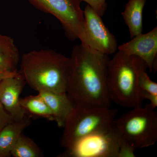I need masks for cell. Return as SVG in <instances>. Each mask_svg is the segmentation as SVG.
<instances>
[{
	"label": "cell",
	"mask_w": 157,
	"mask_h": 157,
	"mask_svg": "<svg viewBox=\"0 0 157 157\" xmlns=\"http://www.w3.org/2000/svg\"><path fill=\"white\" fill-rule=\"evenodd\" d=\"M11 116L5 110L0 104V131L8 124L14 121Z\"/></svg>",
	"instance_id": "cell-19"
},
{
	"label": "cell",
	"mask_w": 157,
	"mask_h": 157,
	"mask_svg": "<svg viewBox=\"0 0 157 157\" xmlns=\"http://www.w3.org/2000/svg\"><path fill=\"white\" fill-rule=\"evenodd\" d=\"M117 113L111 107H74L63 127L61 146L69 148L83 137L112 126Z\"/></svg>",
	"instance_id": "cell-4"
},
{
	"label": "cell",
	"mask_w": 157,
	"mask_h": 157,
	"mask_svg": "<svg viewBox=\"0 0 157 157\" xmlns=\"http://www.w3.org/2000/svg\"><path fill=\"white\" fill-rule=\"evenodd\" d=\"M147 66L140 70L138 77V84L140 90L157 95V83L152 81L147 73Z\"/></svg>",
	"instance_id": "cell-17"
},
{
	"label": "cell",
	"mask_w": 157,
	"mask_h": 157,
	"mask_svg": "<svg viewBox=\"0 0 157 157\" xmlns=\"http://www.w3.org/2000/svg\"><path fill=\"white\" fill-rule=\"evenodd\" d=\"M20 103L28 113L45 118L49 121H54L53 114L49 107L39 94L37 95H31L20 98Z\"/></svg>",
	"instance_id": "cell-15"
},
{
	"label": "cell",
	"mask_w": 157,
	"mask_h": 157,
	"mask_svg": "<svg viewBox=\"0 0 157 157\" xmlns=\"http://www.w3.org/2000/svg\"><path fill=\"white\" fill-rule=\"evenodd\" d=\"M131 41L118 46L128 55L139 57L146 63L150 72L155 69L157 56V27L146 34L141 33Z\"/></svg>",
	"instance_id": "cell-10"
},
{
	"label": "cell",
	"mask_w": 157,
	"mask_h": 157,
	"mask_svg": "<svg viewBox=\"0 0 157 157\" xmlns=\"http://www.w3.org/2000/svg\"><path fill=\"white\" fill-rule=\"evenodd\" d=\"M146 0H129L121 13L130 32L131 38L142 33V14Z\"/></svg>",
	"instance_id": "cell-14"
},
{
	"label": "cell",
	"mask_w": 157,
	"mask_h": 157,
	"mask_svg": "<svg viewBox=\"0 0 157 157\" xmlns=\"http://www.w3.org/2000/svg\"><path fill=\"white\" fill-rule=\"evenodd\" d=\"M67 93L74 107H110L107 85L109 58L80 44L73 46Z\"/></svg>",
	"instance_id": "cell-1"
},
{
	"label": "cell",
	"mask_w": 157,
	"mask_h": 157,
	"mask_svg": "<svg viewBox=\"0 0 157 157\" xmlns=\"http://www.w3.org/2000/svg\"><path fill=\"white\" fill-rule=\"evenodd\" d=\"M26 84L18 71L17 75L0 81V104L14 121L22 120L28 114L20 103V96Z\"/></svg>",
	"instance_id": "cell-9"
},
{
	"label": "cell",
	"mask_w": 157,
	"mask_h": 157,
	"mask_svg": "<svg viewBox=\"0 0 157 157\" xmlns=\"http://www.w3.org/2000/svg\"><path fill=\"white\" fill-rule=\"evenodd\" d=\"M18 73V71H15L13 72H6L0 71V81L4 78L7 77H11L17 75Z\"/></svg>",
	"instance_id": "cell-21"
},
{
	"label": "cell",
	"mask_w": 157,
	"mask_h": 157,
	"mask_svg": "<svg viewBox=\"0 0 157 157\" xmlns=\"http://www.w3.org/2000/svg\"><path fill=\"white\" fill-rule=\"evenodd\" d=\"M31 123L30 117L26 116L22 120L11 122L0 131V157L11 156L14 144Z\"/></svg>",
	"instance_id": "cell-12"
},
{
	"label": "cell",
	"mask_w": 157,
	"mask_h": 157,
	"mask_svg": "<svg viewBox=\"0 0 157 157\" xmlns=\"http://www.w3.org/2000/svg\"><path fill=\"white\" fill-rule=\"evenodd\" d=\"M39 94L49 107L58 126L63 128L74 108L67 93L41 91Z\"/></svg>",
	"instance_id": "cell-11"
},
{
	"label": "cell",
	"mask_w": 157,
	"mask_h": 157,
	"mask_svg": "<svg viewBox=\"0 0 157 157\" xmlns=\"http://www.w3.org/2000/svg\"><path fill=\"white\" fill-rule=\"evenodd\" d=\"M39 11L53 15L61 23L68 39H79L86 48L96 51L88 36L80 0H27Z\"/></svg>",
	"instance_id": "cell-6"
},
{
	"label": "cell",
	"mask_w": 157,
	"mask_h": 157,
	"mask_svg": "<svg viewBox=\"0 0 157 157\" xmlns=\"http://www.w3.org/2000/svg\"><path fill=\"white\" fill-rule=\"evenodd\" d=\"M20 70L26 84L41 91L66 93L70 57L50 49L34 50L21 57Z\"/></svg>",
	"instance_id": "cell-2"
},
{
	"label": "cell",
	"mask_w": 157,
	"mask_h": 157,
	"mask_svg": "<svg viewBox=\"0 0 157 157\" xmlns=\"http://www.w3.org/2000/svg\"><path fill=\"white\" fill-rule=\"evenodd\" d=\"M87 3L98 15L102 17L107 10V4L106 0H80Z\"/></svg>",
	"instance_id": "cell-18"
},
{
	"label": "cell",
	"mask_w": 157,
	"mask_h": 157,
	"mask_svg": "<svg viewBox=\"0 0 157 157\" xmlns=\"http://www.w3.org/2000/svg\"><path fill=\"white\" fill-rule=\"evenodd\" d=\"M146 63L139 57L128 55L119 50L110 59L107 85L112 102L121 107H141L144 99L138 84L140 70Z\"/></svg>",
	"instance_id": "cell-3"
},
{
	"label": "cell",
	"mask_w": 157,
	"mask_h": 157,
	"mask_svg": "<svg viewBox=\"0 0 157 157\" xmlns=\"http://www.w3.org/2000/svg\"><path fill=\"white\" fill-rule=\"evenodd\" d=\"M83 12L88 36L96 51L107 56L115 53L118 49L117 40L101 17L88 5Z\"/></svg>",
	"instance_id": "cell-8"
},
{
	"label": "cell",
	"mask_w": 157,
	"mask_h": 157,
	"mask_svg": "<svg viewBox=\"0 0 157 157\" xmlns=\"http://www.w3.org/2000/svg\"><path fill=\"white\" fill-rule=\"evenodd\" d=\"M141 93L143 99L144 100L146 99L150 101V104L147 105L152 109H155L157 107V95L143 91H141Z\"/></svg>",
	"instance_id": "cell-20"
},
{
	"label": "cell",
	"mask_w": 157,
	"mask_h": 157,
	"mask_svg": "<svg viewBox=\"0 0 157 157\" xmlns=\"http://www.w3.org/2000/svg\"><path fill=\"white\" fill-rule=\"evenodd\" d=\"M132 109L115 119V128L135 150L152 146L157 140V113L147 105Z\"/></svg>",
	"instance_id": "cell-5"
},
{
	"label": "cell",
	"mask_w": 157,
	"mask_h": 157,
	"mask_svg": "<svg viewBox=\"0 0 157 157\" xmlns=\"http://www.w3.org/2000/svg\"><path fill=\"white\" fill-rule=\"evenodd\" d=\"M14 157H41L43 152L34 140L21 134L14 144L11 152Z\"/></svg>",
	"instance_id": "cell-16"
},
{
	"label": "cell",
	"mask_w": 157,
	"mask_h": 157,
	"mask_svg": "<svg viewBox=\"0 0 157 157\" xmlns=\"http://www.w3.org/2000/svg\"><path fill=\"white\" fill-rule=\"evenodd\" d=\"M20 59L19 50L14 39L0 33V71H17Z\"/></svg>",
	"instance_id": "cell-13"
},
{
	"label": "cell",
	"mask_w": 157,
	"mask_h": 157,
	"mask_svg": "<svg viewBox=\"0 0 157 157\" xmlns=\"http://www.w3.org/2000/svg\"><path fill=\"white\" fill-rule=\"evenodd\" d=\"M121 142V137L113 124L81 138L66 149L60 157H119Z\"/></svg>",
	"instance_id": "cell-7"
}]
</instances>
